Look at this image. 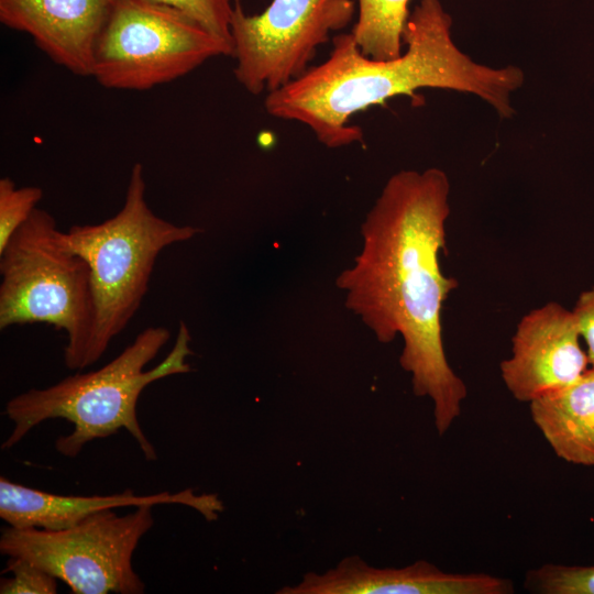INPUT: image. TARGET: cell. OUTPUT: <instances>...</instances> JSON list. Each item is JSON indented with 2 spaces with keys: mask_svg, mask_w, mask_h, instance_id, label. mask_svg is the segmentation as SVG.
Returning a JSON list of instances; mask_svg holds the SVG:
<instances>
[{
  "mask_svg": "<svg viewBox=\"0 0 594 594\" xmlns=\"http://www.w3.org/2000/svg\"><path fill=\"white\" fill-rule=\"evenodd\" d=\"M450 182L440 168L393 174L361 224L362 249L336 279L345 307L381 343L404 342L399 364L413 392L433 404L435 426L446 433L466 398L464 382L448 363L441 309L458 280L446 276Z\"/></svg>",
  "mask_w": 594,
  "mask_h": 594,
  "instance_id": "6da1fadb",
  "label": "cell"
},
{
  "mask_svg": "<svg viewBox=\"0 0 594 594\" xmlns=\"http://www.w3.org/2000/svg\"><path fill=\"white\" fill-rule=\"evenodd\" d=\"M451 28L452 18L440 0H419L407 20L399 57H369L351 32L340 33L327 59L266 94L264 108L276 119L306 125L330 148L363 142L361 128L350 124L355 113L397 96L415 98L421 88L475 95L499 118L510 119L512 95L522 86L524 72L474 62L455 45Z\"/></svg>",
  "mask_w": 594,
  "mask_h": 594,
  "instance_id": "7a4b0ae2",
  "label": "cell"
},
{
  "mask_svg": "<svg viewBox=\"0 0 594 594\" xmlns=\"http://www.w3.org/2000/svg\"><path fill=\"white\" fill-rule=\"evenodd\" d=\"M169 339L167 328L147 327L102 367L12 397L6 404L4 415L13 422V428L1 449L14 447L45 420L63 418L74 426L69 435L55 441L56 451L64 457L76 458L88 442L123 428L138 442L146 460H156L155 448L139 424L136 407L148 384L190 371L186 363V358L193 353L190 333L183 321L172 351L154 369L144 370Z\"/></svg>",
  "mask_w": 594,
  "mask_h": 594,
  "instance_id": "3957f363",
  "label": "cell"
},
{
  "mask_svg": "<svg viewBox=\"0 0 594 594\" xmlns=\"http://www.w3.org/2000/svg\"><path fill=\"white\" fill-rule=\"evenodd\" d=\"M200 232L154 213L146 200L141 163H134L121 209L96 224L63 231L66 244L90 267L95 323L88 365L96 363L130 323L148 289L157 256L167 246Z\"/></svg>",
  "mask_w": 594,
  "mask_h": 594,
  "instance_id": "277c9868",
  "label": "cell"
},
{
  "mask_svg": "<svg viewBox=\"0 0 594 594\" xmlns=\"http://www.w3.org/2000/svg\"><path fill=\"white\" fill-rule=\"evenodd\" d=\"M0 329L46 323L65 332L64 362L88 367L95 323L90 267L36 208L0 252Z\"/></svg>",
  "mask_w": 594,
  "mask_h": 594,
  "instance_id": "5b68a950",
  "label": "cell"
},
{
  "mask_svg": "<svg viewBox=\"0 0 594 594\" xmlns=\"http://www.w3.org/2000/svg\"><path fill=\"white\" fill-rule=\"evenodd\" d=\"M231 55V43L175 9L117 0L96 46L91 77L108 89L142 91Z\"/></svg>",
  "mask_w": 594,
  "mask_h": 594,
  "instance_id": "8992f818",
  "label": "cell"
},
{
  "mask_svg": "<svg viewBox=\"0 0 594 594\" xmlns=\"http://www.w3.org/2000/svg\"><path fill=\"white\" fill-rule=\"evenodd\" d=\"M152 507L122 516L100 512L61 530L9 526L1 529L0 552L34 563L76 594H142L145 584L132 557L154 525Z\"/></svg>",
  "mask_w": 594,
  "mask_h": 594,
  "instance_id": "52a82bcc",
  "label": "cell"
},
{
  "mask_svg": "<svg viewBox=\"0 0 594 594\" xmlns=\"http://www.w3.org/2000/svg\"><path fill=\"white\" fill-rule=\"evenodd\" d=\"M355 11L354 0H272L250 15L235 0L230 26L235 79L253 96L284 87L310 67L319 46L344 30Z\"/></svg>",
  "mask_w": 594,
  "mask_h": 594,
  "instance_id": "ba28073f",
  "label": "cell"
},
{
  "mask_svg": "<svg viewBox=\"0 0 594 594\" xmlns=\"http://www.w3.org/2000/svg\"><path fill=\"white\" fill-rule=\"evenodd\" d=\"M581 339L574 312L560 304L526 314L512 338L510 358L499 365L514 398L530 403L578 380L590 366Z\"/></svg>",
  "mask_w": 594,
  "mask_h": 594,
  "instance_id": "9c48e42d",
  "label": "cell"
},
{
  "mask_svg": "<svg viewBox=\"0 0 594 594\" xmlns=\"http://www.w3.org/2000/svg\"><path fill=\"white\" fill-rule=\"evenodd\" d=\"M510 580L484 572L457 573L419 560L404 568H374L350 556L324 573L307 572L277 594H510Z\"/></svg>",
  "mask_w": 594,
  "mask_h": 594,
  "instance_id": "30bf717a",
  "label": "cell"
},
{
  "mask_svg": "<svg viewBox=\"0 0 594 594\" xmlns=\"http://www.w3.org/2000/svg\"><path fill=\"white\" fill-rule=\"evenodd\" d=\"M117 0H0V22L29 34L54 63L91 76L95 51Z\"/></svg>",
  "mask_w": 594,
  "mask_h": 594,
  "instance_id": "8fae6325",
  "label": "cell"
},
{
  "mask_svg": "<svg viewBox=\"0 0 594 594\" xmlns=\"http://www.w3.org/2000/svg\"><path fill=\"white\" fill-rule=\"evenodd\" d=\"M180 504L198 510L207 520H216L223 504L217 494L196 495L191 488L151 495L131 490L111 495L69 496L47 493L0 477V517L9 526L61 530L109 509L142 505Z\"/></svg>",
  "mask_w": 594,
  "mask_h": 594,
  "instance_id": "7c38bea8",
  "label": "cell"
},
{
  "mask_svg": "<svg viewBox=\"0 0 594 594\" xmlns=\"http://www.w3.org/2000/svg\"><path fill=\"white\" fill-rule=\"evenodd\" d=\"M529 404L534 424L560 459L594 466V369Z\"/></svg>",
  "mask_w": 594,
  "mask_h": 594,
  "instance_id": "4fadbf2b",
  "label": "cell"
},
{
  "mask_svg": "<svg viewBox=\"0 0 594 594\" xmlns=\"http://www.w3.org/2000/svg\"><path fill=\"white\" fill-rule=\"evenodd\" d=\"M358 19L352 35L361 52L375 59L399 57L410 0H354Z\"/></svg>",
  "mask_w": 594,
  "mask_h": 594,
  "instance_id": "5bb4252c",
  "label": "cell"
},
{
  "mask_svg": "<svg viewBox=\"0 0 594 594\" xmlns=\"http://www.w3.org/2000/svg\"><path fill=\"white\" fill-rule=\"evenodd\" d=\"M524 584L540 594H594V565L544 563L529 570Z\"/></svg>",
  "mask_w": 594,
  "mask_h": 594,
  "instance_id": "9a60e30c",
  "label": "cell"
},
{
  "mask_svg": "<svg viewBox=\"0 0 594 594\" xmlns=\"http://www.w3.org/2000/svg\"><path fill=\"white\" fill-rule=\"evenodd\" d=\"M43 198L36 186L16 187L9 177L0 179V252L13 233L31 217Z\"/></svg>",
  "mask_w": 594,
  "mask_h": 594,
  "instance_id": "2e32d148",
  "label": "cell"
},
{
  "mask_svg": "<svg viewBox=\"0 0 594 594\" xmlns=\"http://www.w3.org/2000/svg\"><path fill=\"white\" fill-rule=\"evenodd\" d=\"M175 9L213 35L231 43L232 0H145ZM232 44V43H231Z\"/></svg>",
  "mask_w": 594,
  "mask_h": 594,
  "instance_id": "e0dca14e",
  "label": "cell"
},
{
  "mask_svg": "<svg viewBox=\"0 0 594 594\" xmlns=\"http://www.w3.org/2000/svg\"><path fill=\"white\" fill-rule=\"evenodd\" d=\"M12 578L1 579V594H55L57 579L34 563L19 557H9L7 568Z\"/></svg>",
  "mask_w": 594,
  "mask_h": 594,
  "instance_id": "ac0fdd59",
  "label": "cell"
},
{
  "mask_svg": "<svg viewBox=\"0 0 594 594\" xmlns=\"http://www.w3.org/2000/svg\"><path fill=\"white\" fill-rule=\"evenodd\" d=\"M575 315L582 340L586 345L590 367L594 369V287L583 292L572 310Z\"/></svg>",
  "mask_w": 594,
  "mask_h": 594,
  "instance_id": "d6986e66",
  "label": "cell"
}]
</instances>
